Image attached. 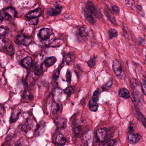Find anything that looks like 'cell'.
Instances as JSON below:
<instances>
[{
  "label": "cell",
  "mask_w": 146,
  "mask_h": 146,
  "mask_svg": "<svg viewBox=\"0 0 146 146\" xmlns=\"http://www.w3.org/2000/svg\"><path fill=\"white\" fill-rule=\"evenodd\" d=\"M73 32L78 41L81 42H85L89 36L88 31L85 27L79 26L75 27L73 30Z\"/></svg>",
  "instance_id": "obj_1"
},
{
  "label": "cell",
  "mask_w": 146,
  "mask_h": 146,
  "mask_svg": "<svg viewBox=\"0 0 146 146\" xmlns=\"http://www.w3.org/2000/svg\"><path fill=\"white\" fill-rule=\"evenodd\" d=\"M17 13L14 8L9 7L2 9L1 11V20L9 21L13 19L17 15Z\"/></svg>",
  "instance_id": "obj_2"
},
{
  "label": "cell",
  "mask_w": 146,
  "mask_h": 146,
  "mask_svg": "<svg viewBox=\"0 0 146 146\" xmlns=\"http://www.w3.org/2000/svg\"><path fill=\"white\" fill-rule=\"evenodd\" d=\"M53 35V31L51 28H43L40 29L37 34V36L43 41L49 40Z\"/></svg>",
  "instance_id": "obj_3"
},
{
  "label": "cell",
  "mask_w": 146,
  "mask_h": 146,
  "mask_svg": "<svg viewBox=\"0 0 146 146\" xmlns=\"http://www.w3.org/2000/svg\"><path fill=\"white\" fill-rule=\"evenodd\" d=\"M87 9L96 18L101 19L103 18V15L100 10L95 6L94 3L91 1H88L86 5Z\"/></svg>",
  "instance_id": "obj_4"
},
{
  "label": "cell",
  "mask_w": 146,
  "mask_h": 146,
  "mask_svg": "<svg viewBox=\"0 0 146 146\" xmlns=\"http://www.w3.org/2000/svg\"><path fill=\"white\" fill-rule=\"evenodd\" d=\"M62 9L63 7L59 3H56L54 7L46 9V15L48 17L56 16L61 13L62 11Z\"/></svg>",
  "instance_id": "obj_5"
},
{
  "label": "cell",
  "mask_w": 146,
  "mask_h": 146,
  "mask_svg": "<svg viewBox=\"0 0 146 146\" xmlns=\"http://www.w3.org/2000/svg\"><path fill=\"white\" fill-rule=\"evenodd\" d=\"M108 129L106 128H101L97 130L96 132L97 138L100 142H103L106 140L108 134Z\"/></svg>",
  "instance_id": "obj_6"
},
{
  "label": "cell",
  "mask_w": 146,
  "mask_h": 146,
  "mask_svg": "<svg viewBox=\"0 0 146 146\" xmlns=\"http://www.w3.org/2000/svg\"><path fill=\"white\" fill-rule=\"evenodd\" d=\"M31 38L25 36L23 35H19L17 36L15 40L16 43L27 46L31 43Z\"/></svg>",
  "instance_id": "obj_7"
},
{
  "label": "cell",
  "mask_w": 146,
  "mask_h": 146,
  "mask_svg": "<svg viewBox=\"0 0 146 146\" xmlns=\"http://www.w3.org/2000/svg\"><path fill=\"white\" fill-rule=\"evenodd\" d=\"M104 12L105 15L108 18L109 20L110 21L111 23H112L114 25H117V23L115 17L114 16V14L111 12L110 9L107 6H105L104 7Z\"/></svg>",
  "instance_id": "obj_8"
},
{
  "label": "cell",
  "mask_w": 146,
  "mask_h": 146,
  "mask_svg": "<svg viewBox=\"0 0 146 146\" xmlns=\"http://www.w3.org/2000/svg\"><path fill=\"white\" fill-rule=\"evenodd\" d=\"M112 69L113 72L117 76H120L122 72L121 65L117 60H114L112 64Z\"/></svg>",
  "instance_id": "obj_9"
},
{
  "label": "cell",
  "mask_w": 146,
  "mask_h": 146,
  "mask_svg": "<svg viewBox=\"0 0 146 146\" xmlns=\"http://www.w3.org/2000/svg\"><path fill=\"white\" fill-rule=\"evenodd\" d=\"M141 139V136L139 134H129L128 136L129 142L132 145H135L139 142Z\"/></svg>",
  "instance_id": "obj_10"
},
{
  "label": "cell",
  "mask_w": 146,
  "mask_h": 146,
  "mask_svg": "<svg viewBox=\"0 0 146 146\" xmlns=\"http://www.w3.org/2000/svg\"><path fill=\"white\" fill-rule=\"evenodd\" d=\"M41 14H42V10L39 8H38L34 10L28 12L26 15V17L30 19L38 18L41 15Z\"/></svg>",
  "instance_id": "obj_11"
},
{
  "label": "cell",
  "mask_w": 146,
  "mask_h": 146,
  "mask_svg": "<svg viewBox=\"0 0 146 146\" xmlns=\"http://www.w3.org/2000/svg\"><path fill=\"white\" fill-rule=\"evenodd\" d=\"M84 16L86 20L91 24H94L96 22V20L93 17V15L85 7L83 9Z\"/></svg>",
  "instance_id": "obj_12"
},
{
  "label": "cell",
  "mask_w": 146,
  "mask_h": 146,
  "mask_svg": "<svg viewBox=\"0 0 146 146\" xmlns=\"http://www.w3.org/2000/svg\"><path fill=\"white\" fill-rule=\"evenodd\" d=\"M21 64L22 66L27 69H29L33 67L32 58L30 56H27L22 59L21 61Z\"/></svg>",
  "instance_id": "obj_13"
},
{
  "label": "cell",
  "mask_w": 146,
  "mask_h": 146,
  "mask_svg": "<svg viewBox=\"0 0 146 146\" xmlns=\"http://www.w3.org/2000/svg\"><path fill=\"white\" fill-rule=\"evenodd\" d=\"M118 94L120 97L125 99H127L130 97V94L129 91L126 88L120 89L118 92Z\"/></svg>",
  "instance_id": "obj_14"
},
{
  "label": "cell",
  "mask_w": 146,
  "mask_h": 146,
  "mask_svg": "<svg viewBox=\"0 0 146 146\" xmlns=\"http://www.w3.org/2000/svg\"><path fill=\"white\" fill-rule=\"evenodd\" d=\"M57 60L55 56H51L46 58L43 62V64L46 67H50L53 66L56 62Z\"/></svg>",
  "instance_id": "obj_15"
},
{
  "label": "cell",
  "mask_w": 146,
  "mask_h": 146,
  "mask_svg": "<svg viewBox=\"0 0 146 146\" xmlns=\"http://www.w3.org/2000/svg\"><path fill=\"white\" fill-rule=\"evenodd\" d=\"M20 114V110L19 109H15L11 114V117L10 118V122L12 123L18 120Z\"/></svg>",
  "instance_id": "obj_16"
},
{
  "label": "cell",
  "mask_w": 146,
  "mask_h": 146,
  "mask_svg": "<svg viewBox=\"0 0 146 146\" xmlns=\"http://www.w3.org/2000/svg\"><path fill=\"white\" fill-rule=\"evenodd\" d=\"M56 141L60 145H63L67 142V138L62 134H59L57 136Z\"/></svg>",
  "instance_id": "obj_17"
},
{
  "label": "cell",
  "mask_w": 146,
  "mask_h": 146,
  "mask_svg": "<svg viewBox=\"0 0 146 146\" xmlns=\"http://www.w3.org/2000/svg\"><path fill=\"white\" fill-rule=\"evenodd\" d=\"M88 106H89L90 110L92 111H94V112H96L97 111L99 106L97 102H94L92 100V99H91L89 101Z\"/></svg>",
  "instance_id": "obj_18"
},
{
  "label": "cell",
  "mask_w": 146,
  "mask_h": 146,
  "mask_svg": "<svg viewBox=\"0 0 146 146\" xmlns=\"http://www.w3.org/2000/svg\"><path fill=\"white\" fill-rule=\"evenodd\" d=\"M3 49H5L7 54L10 56H13L14 54V48L12 44H6Z\"/></svg>",
  "instance_id": "obj_19"
},
{
  "label": "cell",
  "mask_w": 146,
  "mask_h": 146,
  "mask_svg": "<svg viewBox=\"0 0 146 146\" xmlns=\"http://www.w3.org/2000/svg\"><path fill=\"white\" fill-rule=\"evenodd\" d=\"M33 71L34 74L37 76H40L43 73V68L42 64L35 65L33 68Z\"/></svg>",
  "instance_id": "obj_20"
},
{
  "label": "cell",
  "mask_w": 146,
  "mask_h": 146,
  "mask_svg": "<svg viewBox=\"0 0 146 146\" xmlns=\"http://www.w3.org/2000/svg\"><path fill=\"white\" fill-rule=\"evenodd\" d=\"M75 56L73 53H69L67 54L65 59V61L68 65H70L74 60Z\"/></svg>",
  "instance_id": "obj_21"
},
{
  "label": "cell",
  "mask_w": 146,
  "mask_h": 146,
  "mask_svg": "<svg viewBox=\"0 0 146 146\" xmlns=\"http://www.w3.org/2000/svg\"><path fill=\"white\" fill-rule=\"evenodd\" d=\"M63 42L61 39H55L54 41H52L49 44V47H60L62 45Z\"/></svg>",
  "instance_id": "obj_22"
},
{
  "label": "cell",
  "mask_w": 146,
  "mask_h": 146,
  "mask_svg": "<svg viewBox=\"0 0 146 146\" xmlns=\"http://www.w3.org/2000/svg\"><path fill=\"white\" fill-rule=\"evenodd\" d=\"M100 94H101V91L99 88H98L97 90L94 91L93 95L92 100L94 102H97L99 101L100 96Z\"/></svg>",
  "instance_id": "obj_23"
},
{
  "label": "cell",
  "mask_w": 146,
  "mask_h": 146,
  "mask_svg": "<svg viewBox=\"0 0 146 146\" xmlns=\"http://www.w3.org/2000/svg\"><path fill=\"white\" fill-rule=\"evenodd\" d=\"M113 80L112 78L106 84L103 85L102 86V89L103 91H108L113 85Z\"/></svg>",
  "instance_id": "obj_24"
},
{
  "label": "cell",
  "mask_w": 146,
  "mask_h": 146,
  "mask_svg": "<svg viewBox=\"0 0 146 146\" xmlns=\"http://www.w3.org/2000/svg\"><path fill=\"white\" fill-rule=\"evenodd\" d=\"M108 34H109L110 39H112L114 37H117L118 36V33L117 31L114 28L111 29L108 31Z\"/></svg>",
  "instance_id": "obj_25"
},
{
  "label": "cell",
  "mask_w": 146,
  "mask_h": 146,
  "mask_svg": "<svg viewBox=\"0 0 146 146\" xmlns=\"http://www.w3.org/2000/svg\"><path fill=\"white\" fill-rule=\"evenodd\" d=\"M74 88L73 86H69L66 88L64 90V92L67 94L68 97L71 96L74 92Z\"/></svg>",
  "instance_id": "obj_26"
},
{
  "label": "cell",
  "mask_w": 146,
  "mask_h": 146,
  "mask_svg": "<svg viewBox=\"0 0 146 146\" xmlns=\"http://www.w3.org/2000/svg\"><path fill=\"white\" fill-rule=\"evenodd\" d=\"M59 110V105L55 103H52L51 106V112L53 114H55L58 112Z\"/></svg>",
  "instance_id": "obj_27"
},
{
  "label": "cell",
  "mask_w": 146,
  "mask_h": 146,
  "mask_svg": "<svg viewBox=\"0 0 146 146\" xmlns=\"http://www.w3.org/2000/svg\"><path fill=\"white\" fill-rule=\"evenodd\" d=\"M96 57H93L91 58L89 61L87 62L88 66L91 68H93L95 66L96 64Z\"/></svg>",
  "instance_id": "obj_28"
},
{
  "label": "cell",
  "mask_w": 146,
  "mask_h": 146,
  "mask_svg": "<svg viewBox=\"0 0 146 146\" xmlns=\"http://www.w3.org/2000/svg\"><path fill=\"white\" fill-rule=\"evenodd\" d=\"M59 72H60V70H59L58 68L55 70V72L53 73V76L52 77V81L55 82L57 80L59 77Z\"/></svg>",
  "instance_id": "obj_29"
},
{
  "label": "cell",
  "mask_w": 146,
  "mask_h": 146,
  "mask_svg": "<svg viewBox=\"0 0 146 146\" xmlns=\"http://www.w3.org/2000/svg\"><path fill=\"white\" fill-rule=\"evenodd\" d=\"M39 22V19L37 18H33V19H30L29 20L27 21V23L28 24L31 25H37Z\"/></svg>",
  "instance_id": "obj_30"
},
{
  "label": "cell",
  "mask_w": 146,
  "mask_h": 146,
  "mask_svg": "<svg viewBox=\"0 0 146 146\" xmlns=\"http://www.w3.org/2000/svg\"><path fill=\"white\" fill-rule=\"evenodd\" d=\"M33 95L28 91H25L24 93V98L31 100L33 98Z\"/></svg>",
  "instance_id": "obj_31"
},
{
  "label": "cell",
  "mask_w": 146,
  "mask_h": 146,
  "mask_svg": "<svg viewBox=\"0 0 146 146\" xmlns=\"http://www.w3.org/2000/svg\"><path fill=\"white\" fill-rule=\"evenodd\" d=\"M71 77H72V74L71 72L69 69L67 71V73L66 74V80L68 84H70L71 81Z\"/></svg>",
  "instance_id": "obj_32"
},
{
  "label": "cell",
  "mask_w": 146,
  "mask_h": 146,
  "mask_svg": "<svg viewBox=\"0 0 146 146\" xmlns=\"http://www.w3.org/2000/svg\"><path fill=\"white\" fill-rule=\"evenodd\" d=\"M117 143V141L115 140H111L104 144L103 146H114Z\"/></svg>",
  "instance_id": "obj_33"
},
{
  "label": "cell",
  "mask_w": 146,
  "mask_h": 146,
  "mask_svg": "<svg viewBox=\"0 0 146 146\" xmlns=\"http://www.w3.org/2000/svg\"><path fill=\"white\" fill-rule=\"evenodd\" d=\"M112 10L114 11V13H115L117 14L120 13V9L118 6L116 5H113L112 6Z\"/></svg>",
  "instance_id": "obj_34"
},
{
  "label": "cell",
  "mask_w": 146,
  "mask_h": 146,
  "mask_svg": "<svg viewBox=\"0 0 146 146\" xmlns=\"http://www.w3.org/2000/svg\"><path fill=\"white\" fill-rule=\"evenodd\" d=\"M0 33L1 37L4 36L7 33V30L3 27L1 26L0 29Z\"/></svg>",
  "instance_id": "obj_35"
},
{
  "label": "cell",
  "mask_w": 146,
  "mask_h": 146,
  "mask_svg": "<svg viewBox=\"0 0 146 146\" xmlns=\"http://www.w3.org/2000/svg\"><path fill=\"white\" fill-rule=\"evenodd\" d=\"M141 87H142V92L146 96V82H143L141 84Z\"/></svg>",
  "instance_id": "obj_36"
},
{
  "label": "cell",
  "mask_w": 146,
  "mask_h": 146,
  "mask_svg": "<svg viewBox=\"0 0 146 146\" xmlns=\"http://www.w3.org/2000/svg\"><path fill=\"white\" fill-rule=\"evenodd\" d=\"M133 123H131L129 125V134L133 133Z\"/></svg>",
  "instance_id": "obj_37"
},
{
  "label": "cell",
  "mask_w": 146,
  "mask_h": 146,
  "mask_svg": "<svg viewBox=\"0 0 146 146\" xmlns=\"http://www.w3.org/2000/svg\"><path fill=\"white\" fill-rule=\"evenodd\" d=\"M139 43L141 45H144L145 43V41L142 38H139Z\"/></svg>",
  "instance_id": "obj_38"
},
{
  "label": "cell",
  "mask_w": 146,
  "mask_h": 146,
  "mask_svg": "<svg viewBox=\"0 0 146 146\" xmlns=\"http://www.w3.org/2000/svg\"><path fill=\"white\" fill-rule=\"evenodd\" d=\"M81 130V127H78L76 128L75 129V133H79L80 132V130Z\"/></svg>",
  "instance_id": "obj_39"
},
{
  "label": "cell",
  "mask_w": 146,
  "mask_h": 146,
  "mask_svg": "<svg viewBox=\"0 0 146 146\" xmlns=\"http://www.w3.org/2000/svg\"><path fill=\"white\" fill-rule=\"evenodd\" d=\"M136 8L137 10H139V11H142V8L141 6H139V5H136Z\"/></svg>",
  "instance_id": "obj_40"
},
{
  "label": "cell",
  "mask_w": 146,
  "mask_h": 146,
  "mask_svg": "<svg viewBox=\"0 0 146 146\" xmlns=\"http://www.w3.org/2000/svg\"><path fill=\"white\" fill-rule=\"evenodd\" d=\"M145 61L146 62V56H145Z\"/></svg>",
  "instance_id": "obj_41"
}]
</instances>
